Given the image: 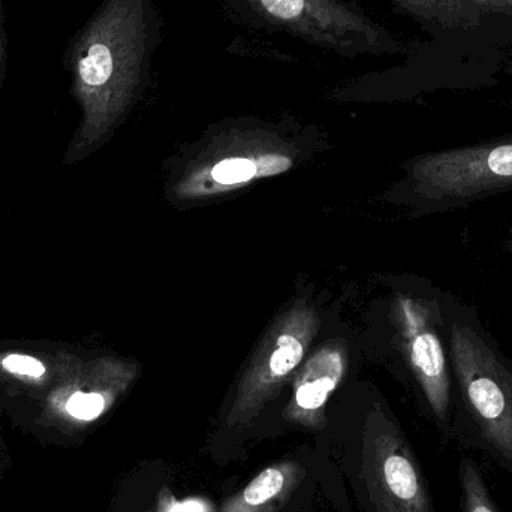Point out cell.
Masks as SVG:
<instances>
[{
  "label": "cell",
  "mask_w": 512,
  "mask_h": 512,
  "mask_svg": "<svg viewBox=\"0 0 512 512\" xmlns=\"http://www.w3.org/2000/svg\"><path fill=\"white\" fill-rule=\"evenodd\" d=\"M164 39L156 0H102L63 54L71 90L83 111L74 149L104 140L150 83Z\"/></svg>",
  "instance_id": "6da1fadb"
},
{
  "label": "cell",
  "mask_w": 512,
  "mask_h": 512,
  "mask_svg": "<svg viewBox=\"0 0 512 512\" xmlns=\"http://www.w3.org/2000/svg\"><path fill=\"white\" fill-rule=\"evenodd\" d=\"M444 336L453 376V444L480 451L512 474L510 361L480 313L453 292H441Z\"/></svg>",
  "instance_id": "7a4b0ae2"
},
{
  "label": "cell",
  "mask_w": 512,
  "mask_h": 512,
  "mask_svg": "<svg viewBox=\"0 0 512 512\" xmlns=\"http://www.w3.org/2000/svg\"><path fill=\"white\" fill-rule=\"evenodd\" d=\"M246 26L291 36L340 59L405 53L384 24L352 0H218Z\"/></svg>",
  "instance_id": "3957f363"
},
{
  "label": "cell",
  "mask_w": 512,
  "mask_h": 512,
  "mask_svg": "<svg viewBox=\"0 0 512 512\" xmlns=\"http://www.w3.org/2000/svg\"><path fill=\"white\" fill-rule=\"evenodd\" d=\"M405 189L424 215L456 212L512 192V134L418 156L409 164Z\"/></svg>",
  "instance_id": "277c9868"
},
{
  "label": "cell",
  "mask_w": 512,
  "mask_h": 512,
  "mask_svg": "<svg viewBox=\"0 0 512 512\" xmlns=\"http://www.w3.org/2000/svg\"><path fill=\"white\" fill-rule=\"evenodd\" d=\"M441 289L399 292L394 321L400 349L421 405L444 444H453V376L444 336Z\"/></svg>",
  "instance_id": "5b68a950"
},
{
  "label": "cell",
  "mask_w": 512,
  "mask_h": 512,
  "mask_svg": "<svg viewBox=\"0 0 512 512\" xmlns=\"http://www.w3.org/2000/svg\"><path fill=\"white\" fill-rule=\"evenodd\" d=\"M361 475L375 512H435L429 483L403 430L375 405L363 432Z\"/></svg>",
  "instance_id": "8992f818"
},
{
  "label": "cell",
  "mask_w": 512,
  "mask_h": 512,
  "mask_svg": "<svg viewBox=\"0 0 512 512\" xmlns=\"http://www.w3.org/2000/svg\"><path fill=\"white\" fill-rule=\"evenodd\" d=\"M304 351L306 345L303 340L291 330L283 331L270 343V352L249 370L240 384L236 402L227 417L228 429H246L251 426L265 403L297 369L303 360Z\"/></svg>",
  "instance_id": "52a82bcc"
},
{
  "label": "cell",
  "mask_w": 512,
  "mask_h": 512,
  "mask_svg": "<svg viewBox=\"0 0 512 512\" xmlns=\"http://www.w3.org/2000/svg\"><path fill=\"white\" fill-rule=\"evenodd\" d=\"M343 372L345 358L339 349L325 348L313 355L297 379L286 418L307 429H321L325 405L342 381Z\"/></svg>",
  "instance_id": "ba28073f"
},
{
  "label": "cell",
  "mask_w": 512,
  "mask_h": 512,
  "mask_svg": "<svg viewBox=\"0 0 512 512\" xmlns=\"http://www.w3.org/2000/svg\"><path fill=\"white\" fill-rule=\"evenodd\" d=\"M303 478L300 463L280 462L268 466L242 492L228 499L221 512H280Z\"/></svg>",
  "instance_id": "9c48e42d"
},
{
  "label": "cell",
  "mask_w": 512,
  "mask_h": 512,
  "mask_svg": "<svg viewBox=\"0 0 512 512\" xmlns=\"http://www.w3.org/2000/svg\"><path fill=\"white\" fill-rule=\"evenodd\" d=\"M396 11L408 15L429 30L477 29L483 12L468 0H387Z\"/></svg>",
  "instance_id": "30bf717a"
},
{
  "label": "cell",
  "mask_w": 512,
  "mask_h": 512,
  "mask_svg": "<svg viewBox=\"0 0 512 512\" xmlns=\"http://www.w3.org/2000/svg\"><path fill=\"white\" fill-rule=\"evenodd\" d=\"M291 167V161L282 156H265L261 159L227 158L218 162L210 170V176L218 185L234 186L240 183H248L259 176H270L280 171L288 170Z\"/></svg>",
  "instance_id": "8fae6325"
},
{
  "label": "cell",
  "mask_w": 512,
  "mask_h": 512,
  "mask_svg": "<svg viewBox=\"0 0 512 512\" xmlns=\"http://www.w3.org/2000/svg\"><path fill=\"white\" fill-rule=\"evenodd\" d=\"M460 484V512H504L493 499L478 463L462 457L457 468Z\"/></svg>",
  "instance_id": "7c38bea8"
},
{
  "label": "cell",
  "mask_w": 512,
  "mask_h": 512,
  "mask_svg": "<svg viewBox=\"0 0 512 512\" xmlns=\"http://www.w3.org/2000/svg\"><path fill=\"white\" fill-rule=\"evenodd\" d=\"M105 408H107V399L104 394L96 393V391H92V393L77 391L66 403V411L81 421L96 420L101 417Z\"/></svg>",
  "instance_id": "4fadbf2b"
},
{
  "label": "cell",
  "mask_w": 512,
  "mask_h": 512,
  "mask_svg": "<svg viewBox=\"0 0 512 512\" xmlns=\"http://www.w3.org/2000/svg\"><path fill=\"white\" fill-rule=\"evenodd\" d=\"M2 366L14 375L29 376V378H41L45 375L44 364L29 355H8L3 358Z\"/></svg>",
  "instance_id": "5bb4252c"
},
{
  "label": "cell",
  "mask_w": 512,
  "mask_h": 512,
  "mask_svg": "<svg viewBox=\"0 0 512 512\" xmlns=\"http://www.w3.org/2000/svg\"><path fill=\"white\" fill-rule=\"evenodd\" d=\"M5 23V6H3V0H0V86H2L6 65H8V35H6Z\"/></svg>",
  "instance_id": "9a60e30c"
},
{
  "label": "cell",
  "mask_w": 512,
  "mask_h": 512,
  "mask_svg": "<svg viewBox=\"0 0 512 512\" xmlns=\"http://www.w3.org/2000/svg\"><path fill=\"white\" fill-rule=\"evenodd\" d=\"M472 5L477 6L481 12H492L512 17V0H468Z\"/></svg>",
  "instance_id": "2e32d148"
},
{
  "label": "cell",
  "mask_w": 512,
  "mask_h": 512,
  "mask_svg": "<svg viewBox=\"0 0 512 512\" xmlns=\"http://www.w3.org/2000/svg\"><path fill=\"white\" fill-rule=\"evenodd\" d=\"M177 499L168 489L161 490L152 512H177Z\"/></svg>",
  "instance_id": "e0dca14e"
},
{
  "label": "cell",
  "mask_w": 512,
  "mask_h": 512,
  "mask_svg": "<svg viewBox=\"0 0 512 512\" xmlns=\"http://www.w3.org/2000/svg\"><path fill=\"white\" fill-rule=\"evenodd\" d=\"M177 512H212L209 504L201 499H188L177 504Z\"/></svg>",
  "instance_id": "ac0fdd59"
},
{
  "label": "cell",
  "mask_w": 512,
  "mask_h": 512,
  "mask_svg": "<svg viewBox=\"0 0 512 512\" xmlns=\"http://www.w3.org/2000/svg\"><path fill=\"white\" fill-rule=\"evenodd\" d=\"M501 248L504 249L505 252H508V254L512 255V233L504 240V242L501 243Z\"/></svg>",
  "instance_id": "d6986e66"
},
{
  "label": "cell",
  "mask_w": 512,
  "mask_h": 512,
  "mask_svg": "<svg viewBox=\"0 0 512 512\" xmlns=\"http://www.w3.org/2000/svg\"><path fill=\"white\" fill-rule=\"evenodd\" d=\"M510 367H511V376H512V360L510 361Z\"/></svg>",
  "instance_id": "ffe728a7"
}]
</instances>
